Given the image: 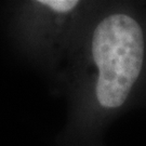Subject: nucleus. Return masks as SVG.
Returning a JSON list of instances; mask_svg holds the SVG:
<instances>
[{
  "mask_svg": "<svg viewBox=\"0 0 146 146\" xmlns=\"http://www.w3.org/2000/svg\"><path fill=\"white\" fill-rule=\"evenodd\" d=\"M92 54L99 68L96 96L100 104H123L141 73L144 40L140 25L125 14H113L94 31Z\"/></svg>",
  "mask_w": 146,
  "mask_h": 146,
  "instance_id": "1",
  "label": "nucleus"
},
{
  "mask_svg": "<svg viewBox=\"0 0 146 146\" xmlns=\"http://www.w3.org/2000/svg\"><path fill=\"white\" fill-rule=\"evenodd\" d=\"M39 2L50 7L51 9L58 11V12H68L72 9H74L76 5L78 3L75 0H42Z\"/></svg>",
  "mask_w": 146,
  "mask_h": 146,
  "instance_id": "2",
  "label": "nucleus"
}]
</instances>
